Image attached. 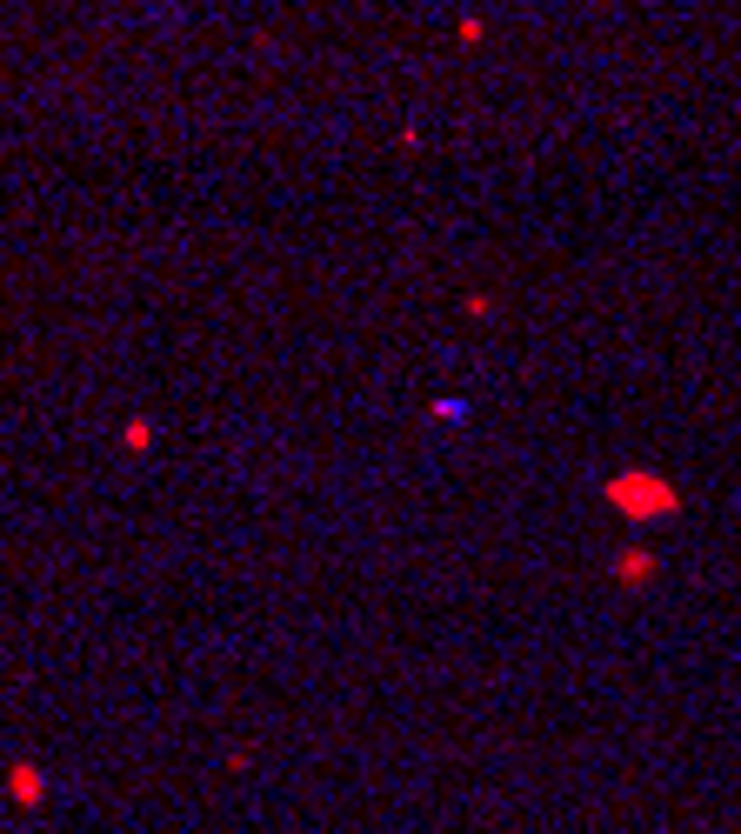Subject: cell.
<instances>
[{
	"instance_id": "cell-3",
	"label": "cell",
	"mask_w": 741,
	"mask_h": 834,
	"mask_svg": "<svg viewBox=\"0 0 741 834\" xmlns=\"http://www.w3.org/2000/svg\"><path fill=\"white\" fill-rule=\"evenodd\" d=\"M615 581H621V588H641V581H654V554H648V548H621V554H615Z\"/></svg>"
},
{
	"instance_id": "cell-4",
	"label": "cell",
	"mask_w": 741,
	"mask_h": 834,
	"mask_svg": "<svg viewBox=\"0 0 741 834\" xmlns=\"http://www.w3.org/2000/svg\"><path fill=\"white\" fill-rule=\"evenodd\" d=\"M121 441H127V448H134V454H141V448H147V441H154V421H127V435H121Z\"/></svg>"
},
{
	"instance_id": "cell-1",
	"label": "cell",
	"mask_w": 741,
	"mask_h": 834,
	"mask_svg": "<svg viewBox=\"0 0 741 834\" xmlns=\"http://www.w3.org/2000/svg\"><path fill=\"white\" fill-rule=\"evenodd\" d=\"M602 500H608L615 515H628V521H669V515H682V487L662 481L654 467H621V474H608Z\"/></svg>"
},
{
	"instance_id": "cell-2",
	"label": "cell",
	"mask_w": 741,
	"mask_h": 834,
	"mask_svg": "<svg viewBox=\"0 0 741 834\" xmlns=\"http://www.w3.org/2000/svg\"><path fill=\"white\" fill-rule=\"evenodd\" d=\"M8 794H14L21 808H41V801H47V775H41L34 762H14V768H8Z\"/></svg>"
}]
</instances>
